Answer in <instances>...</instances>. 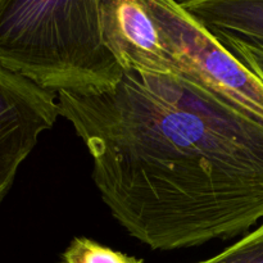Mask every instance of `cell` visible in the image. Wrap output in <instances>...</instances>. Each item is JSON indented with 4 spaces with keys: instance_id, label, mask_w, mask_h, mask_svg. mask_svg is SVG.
<instances>
[{
    "instance_id": "cell-2",
    "label": "cell",
    "mask_w": 263,
    "mask_h": 263,
    "mask_svg": "<svg viewBox=\"0 0 263 263\" xmlns=\"http://www.w3.org/2000/svg\"><path fill=\"white\" fill-rule=\"evenodd\" d=\"M0 66L55 94H102L125 73L103 36L102 0H0Z\"/></svg>"
},
{
    "instance_id": "cell-3",
    "label": "cell",
    "mask_w": 263,
    "mask_h": 263,
    "mask_svg": "<svg viewBox=\"0 0 263 263\" xmlns=\"http://www.w3.org/2000/svg\"><path fill=\"white\" fill-rule=\"evenodd\" d=\"M179 64L225 99L263 118V81L212 32L187 13L179 0H140Z\"/></svg>"
},
{
    "instance_id": "cell-9",
    "label": "cell",
    "mask_w": 263,
    "mask_h": 263,
    "mask_svg": "<svg viewBox=\"0 0 263 263\" xmlns=\"http://www.w3.org/2000/svg\"><path fill=\"white\" fill-rule=\"evenodd\" d=\"M241 63L263 81V41L248 40L229 33H213Z\"/></svg>"
},
{
    "instance_id": "cell-4",
    "label": "cell",
    "mask_w": 263,
    "mask_h": 263,
    "mask_svg": "<svg viewBox=\"0 0 263 263\" xmlns=\"http://www.w3.org/2000/svg\"><path fill=\"white\" fill-rule=\"evenodd\" d=\"M59 116L55 92L0 66V203L41 134Z\"/></svg>"
},
{
    "instance_id": "cell-6",
    "label": "cell",
    "mask_w": 263,
    "mask_h": 263,
    "mask_svg": "<svg viewBox=\"0 0 263 263\" xmlns=\"http://www.w3.org/2000/svg\"><path fill=\"white\" fill-rule=\"evenodd\" d=\"M212 33L263 41V0H179Z\"/></svg>"
},
{
    "instance_id": "cell-5",
    "label": "cell",
    "mask_w": 263,
    "mask_h": 263,
    "mask_svg": "<svg viewBox=\"0 0 263 263\" xmlns=\"http://www.w3.org/2000/svg\"><path fill=\"white\" fill-rule=\"evenodd\" d=\"M102 26L105 44L125 71L180 72L140 0H102Z\"/></svg>"
},
{
    "instance_id": "cell-8",
    "label": "cell",
    "mask_w": 263,
    "mask_h": 263,
    "mask_svg": "<svg viewBox=\"0 0 263 263\" xmlns=\"http://www.w3.org/2000/svg\"><path fill=\"white\" fill-rule=\"evenodd\" d=\"M197 263H263V221L225 251Z\"/></svg>"
},
{
    "instance_id": "cell-1",
    "label": "cell",
    "mask_w": 263,
    "mask_h": 263,
    "mask_svg": "<svg viewBox=\"0 0 263 263\" xmlns=\"http://www.w3.org/2000/svg\"><path fill=\"white\" fill-rule=\"evenodd\" d=\"M57 97L103 202L140 243L192 248L263 220V118L197 77L130 68L102 94Z\"/></svg>"
},
{
    "instance_id": "cell-7",
    "label": "cell",
    "mask_w": 263,
    "mask_h": 263,
    "mask_svg": "<svg viewBox=\"0 0 263 263\" xmlns=\"http://www.w3.org/2000/svg\"><path fill=\"white\" fill-rule=\"evenodd\" d=\"M61 263H145L144 259L113 251L92 239L74 236L61 254Z\"/></svg>"
}]
</instances>
